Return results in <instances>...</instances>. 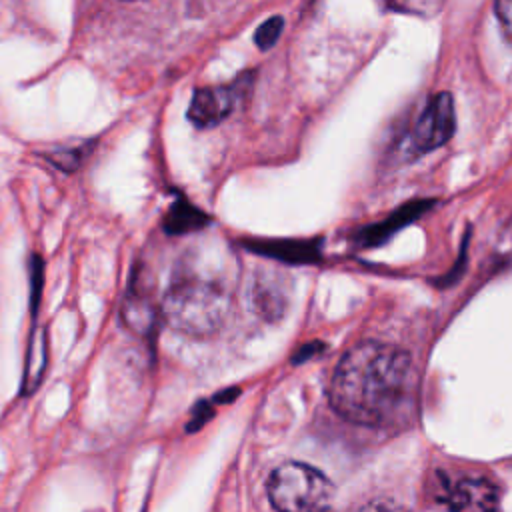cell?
Wrapping results in <instances>:
<instances>
[{
    "label": "cell",
    "instance_id": "cell-5",
    "mask_svg": "<svg viewBox=\"0 0 512 512\" xmlns=\"http://www.w3.org/2000/svg\"><path fill=\"white\" fill-rule=\"evenodd\" d=\"M240 82L220 84V86H202L196 88L190 106L188 120L196 128H212L228 118L240 98Z\"/></svg>",
    "mask_w": 512,
    "mask_h": 512
},
{
    "label": "cell",
    "instance_id": "cell-7",
    "mask_svg": "<svg viewBox=\"0 0 512 512\" xmlns=\"http://www.w3.org/2000/svg\"><path fill=\"white\" fill-rule=\"evenodd\" d=\"M120 318L122 324L140 338H154L156 328H158V320L160 316V306L156 308L150 300V296L146 294L144 286L138 284V280L130 278L128 290H126V298L122 302L120 308Z\"/></svg>",
    "mask_w": 512,
    "mask_h": 512
},
{
    "label": "cell",
    "instance_id": "cell-14",
    "mask_svg": "<svg viewBox=\"0 0 512 512\" xmlns=\"http://www.w3.org/2000/svg\"><path fill=\"white\" fill-rule=\"evenodd\" d=\"M214 416V408H212V402L208 400H200L196 402V406L192 408V416H190V422L186 424V432H196L200 430L210 418Z\"/></svg>",
    "mask_w": 512,
    "mask_h": 512
},
{
    "label": "cell",
    "instance_id": "cell-9",
    "mask_svg": "<svg viewBox=\"0 0 512 512\" xmlns=\"http://www.w3.org/2000/svg\"><path fill=\"white\" fill-rule=\"evenodd\" d=\"M206 224H208V216L182 196H178L170 204L168 212L162 218V230L170 236H182L188 232H196V230L204 228Z\"/></svg>",
    "mask_w": 512,
    "mask_h": 512
},
{
    "label": "cell",
    "instance_id": "cell-11",
    "mask_svg": "<svg viewBox=\"0 0 512 512\" xmlns=\"http://www.w3.org/2000/svg\"><path fill=\"white\" fill-rule=\"evenodd\" d=\"M94 142H88V144H80V146H74V148H60V150H52L46 154L48 162L54 164L58 170L66 172V174H72L76 172L84 158L88 156V152L92 150Z\"/></svg>",
    "mask_w": 512,
    "mask_h": 512
},
{
    "label": "cell",
    "instance_id": "cell-3",
    "mask_svg": "<svg viewBox=\"0 0 512 512\" xmlns=\"http://www.w3.org/2000/svg\"><path fill=\"white\" fill-rule=\"evenodd\" d=\"M266 490L278 512H326L334 498V484L304 462H284L274 468Z\"/></svg>",
    "mask_w": 512,
    "mask_h": 512
},
{
    "label": "cell",
    "instance_id": "cell-10",
    "mask_svg": "<svg viewBox=\"0 0 512 512\" xmlns=\"http://www.w3.org/2000/svg\"><path fill=\"white\" fill-rule=\"evenodd\" d=\"M428 206V202H414L404 206L402 210H398L392 218H388L386 222H380L376 226H370L364 232V244H378L382 240H386L392 232H396L398 228H402L404 224H408L410 220H414L420 212H424Z\"/></svg>",
    "mask_w": 512,
    "mask_h": 512
},
{
    "label": "cell",
    "instance_id": "cell-8",
    "mask_svg": "<svg viewBox=\"0 0 512 512\" xmlns=\"http://www.w3.org/2000/svg\"><path fill=\"white\" fill-rule=\"evenodd\" d=\"M48 368V336L44 328L32 326L26 360H24V374H22V386L20 396H30L38 390L42 384V378Z\"/></svg>",
    "mask_w": 512,
    "mask_h": 512
},
{
    "label": "cell",
    "instance_id": "cell-1",
    "mask_svg": "<svg viewBox=\"0 0 512 512\" xmlns=\"http://www.w3.org/2000/svg\"><path fill=\"white\" fill-rule=\"evenodd\" d=\"M410 374L408 352L392 344L364 340L340 358L328 384V400L342 418L380 426L404 402Z\"/></svg>",
    "mask_w": 512,
    "mask_h": 512
},
{
    "label": "cell",
    "instance_id": "cell-4",
    "mask_svg": "<svg viewBox=\"0 0 512 512\" xmlns=\"http://www.w3.org/2000/svg\"><path fill=\"white\" fill-rule=\"evenodd\" d=\"M456 130V112L450 92L434 94L422 108L410 130V146L416 152H432L444 146Z\"/></svg>",
    "mask_w": 512,
    "mask_h": 512
},
{
    "label": "cell",
    "instance_id": "cell-2",
    "mask_svg": "<svg viewBox=\"0 0 512 512\" xmlns=\"http://www.w3.org/2000/svg\"><path fill=\"white\" fill-rule=\"evenodd\" d=\"M230 304V290L220 280L200 274L182 260L162 296L160 316L176 332L206 338L224 326Z\"/></svg>",
    "mask_w": 512,
    "mask_h": 512
},
{
    "label": "cell",
    "instance_id": "cell-13",
    "mask_svg": "<svg viewBox=\"0 0 512 512\" xmlns=\"http://www.w3.org/2000/svg\"><path fill=\"white\" fill-rule=\"evenodd\" d=\"M42 286H44V262L38 254H32L30 256V314H32V318H36V314H38Z\"/></svg>",
    "mask_w": 512,
    "mask_h": 512
},
{
    "label": "cell",
    "instance_id": "cell-15",
    "mask_svg": "<svg viewBox=\"0 0 512 512\" xmlns=\"http://www.w3.org/2000/svg\"><path fill=\"white\" fill-rule=\"evenodd\" d=\"M494 12L506 40L512 44V0H498L494 4Z\"/></svg>",
    "mask_w": 512,
    "mask_h": 512
},
{
    "label": "cell",
    "instance_id": "cell-6",
    "mask_svg": "<svg viewBox=\"0 0 512 512\" xmlns=\"http://www.w3.org/2000/svg\"><path fill=\"white\" fill-rule=\"evenodd\" d=\"M450 512H498L500 492L488 478H460L442 496Z\"/></svg>",
    "mask_w": 512,
    "mask_h": 512
},
{
    "label": "cell",
    "instance_id": "cell-12",
    "mask_svg": "<svg viewBox=\"0 0 512 512\" xmlns=\"http://www.w3.org/2000/svg\"><path fill=\"white\" fill-rule=\"evenodd\" d=\"M282 28H284V18L278 16V14L270 16L268 20H264V22L256 28V34H254L256 46H258L260 50L272 48V46L278 42V38H280V34H282Z\"/></svg>",
    "mask_w": 512,
    "mask_h": 512
},
{
    "label": "cell",
    "instance_id": "cell-16",
    "mask_svg": "<svg viewBox=\"0 0 512 512\" xmlns=\"http://www.w3.org/2000/svg\"><path fill=\"white\" fill-rule=\"evenodd\" d=\"M356 512H404L402 506H398L396 502L392 500H386V498H378V500H372L368 504H364L360 510Z\"/></svg>",
    "mask_w": 512,
    "mask_h": 512
}]
</instances>
